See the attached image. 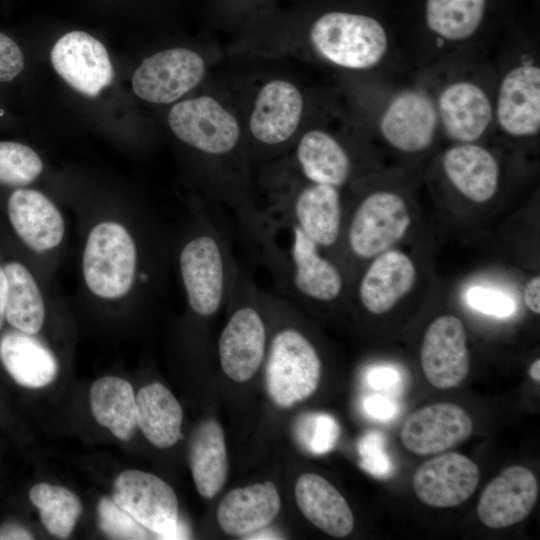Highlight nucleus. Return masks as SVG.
<instances>
[{
  "mask_svg": "<svg viewBox=\"0 0 540 540\" xmlns=\"http://www.w3.org/2000/svg\"><path fill=\"white\" fill-rule=\"evenodd\" d=\"M7 294V279L4 269L0 265V330L5 319V301Z\"/></svg>",
  "mask_w": 540,
  "mask_h": 540,
  "instance_id": "obj_43",
  "label": "nucleus"
},
{
  "mask_svg": "<svg viewBox=\"0 0 540 540\" xmlns=\"http://www.w3.org/2000/svg\"><path fill=\"white\" fill-rule=\"evenodd\" d=\"M24 67V56L18 45L0 33V82L13 80Z\"/></svg>",
  "mask_w": 540,
  "mask_h": 540,
  "instance_id": "obj_38",
  "label": "nucleus"
},
{
  "mask_svg": "<svg viewBox=\"0 0 540 540\" xmlns=\"http://www.w3.org/2000/svg\"><path fill=\"white\" fill-rule=\"evenodd\" d=\"M480 480L478 466L467 456L448 452L424 462L413 477L417 498L436 508L455 507L466 501Z\"/></svg>",
  "mask_w": 540,
  "mask_h": 540,
  "instance_id": "obj_14",
  "label": "nucleus"
},
{
  "mask_svg": "<svg viewBox=\"0 0 540 540\" xmlns=\"http://www.w3.org/2000/svg\"><path fill=\"white\" fill-rule=\"evenodd\" d=\"M0 360L21 386L41 388L57 376L53 353L39 340L23 332H7L0 339Z\"/></svg>",
  "mask_w": 540,
  "mask_h": 540,
  "instance_id": "obj_25",
  "label": "nucleus"
},
{
  "mask_svg": "<svg viewBox=\"0 0 540 540\" xmlns=\"http://www.w3.org/2000/svg\"><path fill=\"white\" fill-rule=\"evenodd\" d=\"M136 263L135 243L122 225L103 222L91 230L83 254V275L95 295L115 299L127 294Z\"/></svg>",
  "mask_w": 540,
  "mask_h": 540,
  "instance_id": "obj_5",
  "label": "nucleus"
},
{
  "mask_svg": "<svg viewBox=\"0 0 540 540\" xmlns=\"http://www.w3.org/2000/svg\"><path fill=\"white\" fill-rule=\"evenodd\" d=\"M496 118L504 132L529 137L540 129V69L522 64L502 79L496 103Z\"/></svg>",
  "mask_w": 540,
  "mask_h": 540,
  "instance_id": "obj_17",
  "label": "nucleus"
},
{
  "mask_svg": "<svg viewBox=\"0 0 540 540\" xmlns=\"http://www.w3.org/2000/svg\"><path fill=\"white\" fill-rule=\"evenodd\" d=\"M29 498L39 509L41 522L50 534L59 538L71 534L82 511L75 493L62 486L38 483L30 489Z\"/></svg>",
  "mask_w": 540,
  "mask_h": 540,
  "instance_id": "obj_32",
  "label": "nucleus"
},
{
  "mask_svg": "<svg viewBox=\"0 0 540 540\" xmlns=\"http://www.w3.org/2000/svg\"><path fill=\"white\" fill-rule=\"evenodd\" d=\"M32 533L17 523H5L0 526V540H31Z\"/></svg>",
  "mask_w": 540,
  "mask_h": 540,
  "instance_id": "obj_42",
  "label": "nucleus"
},
{
  "mask_svg": "<svg viewBox=\"0 0 540 540\" xmlns=\"http://www.w3.org/2000/svg\"><path fill=\"white\" fill-rule=\"evenodd\" d=\"M42 161L30 147L21 143L0 142V183L24 186L42 171Z\"/></svg>",
  "mask_w": 540,
  "mask_h": 540,
  "instance_id": "obj_33",
  "label": "nucleus"
},
{
  "mask_svg": "<svg viewBox=\"0 0 540 540\" xmlns=\"http://www.w3.org/2000/svg\"><path fill=\"white\" fill-rule=\"evenodd\" d=\"M280 497L270 481L236 488L221 501L217 520L229 535L242 536L267 526L280 510Z\"/></svg>",
  "mask_w": 540,
  "mask_h": 540,
  "instance_id": "obj_22",
  "label": "nucleus"
},
{
  "mask_svg": "<svg viewBox=\"0 0 540 540\" xmlns=\"http://www.w3.org/2000/svg\"><path fill=\"white\" fill-rule=\"evenodd\" d=\"M486 0H427L426 22L429 29L448 41H462L480 27Z\"/></svg>",
  "mask_w": 540,
  "mask_h": 540,
  "instance_id": "obj_31",
  "label": "nucleus"
},
{
  "mask_svg": "<svg viewBox=\"0 0 540 540\" xmlns=\"http://www.w3.org/2000/svg\"><path fill=\"white\" fill-rule=\"evenodd\" d=\"M340 433L334 417L325 413H311L299 423L298 435L302 444L313 454L321 455L334 448Z\"/></svg>",
  "mask_w": 540,
  "mask_h": 540,
  "instance_id": "obj_35",
  "label": "nucleus"
},
{
  "mask_svg": "<svg viewBox=\"0 0 540 540\" xmlns=\"http://www.w3.org/2000/svg\"><path fill=\"white\" fill-rule=\"evenodd\" d=\"M253 537H249L251 539H255L257 537V539H277L279 538L278 535L276 533H272V532H266V533H259V534H255V535H252Z\"/></svg>",
  "mask_w": 540,
  "mask_h": 540,
  "instance_id": "obj_45",
  "label": "nucleus"
},
{
  "mask_svg": "<svg viewBox=\"0 0 540 540\" xmlns=\"http://www.w3.org/2000/svg\"><path fill=\"white\" fill-rule=\"evenodd\" d=\"M438 124V113L421 91L408 90L394 97L380 119V131L394 148L408 153L430 146Z\"/></svg>",
  "mask_w": 540,
  "mask_h": 540,
  "instance_id": "obj_16",
  "label": "nucleus"
},
{
  "mask_svg": "<svg viewBox=\"0 0 540 540\" xmlns=\"http://www.w3.org/2000/svg\"><path fill=\"white\" fill-rule=\"evenodd\" d=\"M265 291L239 268L228 300L233 309L218 341L221 368L233 381L250 380L265 358L268 342L263 316Z\"/></svg>",
  "mask_w": 540,
  "mask_h": 540,
  "instance_id": "obj_2",
  "label": "nucleus"
},
{
  "mask_svg": "<svg viewBox=\"0 0 540 540\" xmlns=\"http://www.w3.org/2000/svg\"><path fill=\"white\" fill-rule=\"evenodd\" d=\"M363 405L369 416L379 420H389L397 411V406L392 400L379 394L368 396Z\"/></svg>",
  "mask_w": 540,
  "mask_h": 540,
  "instance_id": "obj_39",
  "label": "nucleus"
},
{
  "mask_svg": "<svg viewBox=\"0 0 540 540\" xmlns=\"http://www.w3.org/2000/svg\"><path fill=\"white\" fill-rule=\"evenodd\" d=\"M3 269L7 279L5 319L20 332L38 333L44 323L45 306L37 283L20 263H8Z\"/></svg>",
  "mask_w": 540,
  "mask_h": 540,
  "instance_id": "obj_30",
  "label": "nucleus"
},
{
  "mask_svg": "<svg viewBox=\"0 0 540 540\" xmlns=\"http://www.w3.org/2000/svg\"><path fill=\"white\" fill-rule=\"evenodd\" d=\"M437 113L447 135L461 143L479 139L493 119L488 95L470 81L447 85L439 96Z\"/></svg>",
  "mask_w": 540,
  "mask_h": 540,
  "instance_id": "obj_19",
  "label": "nucleus"
},
{
  "mask_svg": "<svg viewBox=\"0 0 540 540\" xmlns=\"http://www.w3.org/2000/svg\"><path fill=\"white\" fill-rule=\"evenodd\" d=\"M51 62L56 72L75 90L97 96L114 76L104 45L83 31H71L54 44Z\"/></svg>",
  "mask_w": 540,
  "mask_h": 540,
  "instance_id": "obj_11",
  "label": "nucleus"
},
{
  "mask_svg": "<svg viewBox=\"0 0 540 540\" xmlns=\"http://www.w3.org/2000/svg\"><path fill=\"white\" fill-rule=\"evenodd\" d=\"M473 422L454 403H434L420 408L404 422L400 439L403 446L418 455L441 453L470 437Z\"/></svg>",
  "mask_w": 540,
  "mask_h": 540,
  "instance_id": "obj_13",
  "label": "nucleus"
},
{
  "mask_svg": "<svg viewBox=\"0 0 540 540\" xmlns=\"http://www.w3.org/2000/svg\"><path fill=\"white\" fill-rule=\"evenodd\" d=\"M466 299L477 311L500 318L508 317L515 311V303L509 296L490 288L472 287Z\"/></svg>",
  "mask_w": 540,
  "mask_h": 540,
  "instance_id": "obj_37",
  "label": "nucleus"
},
{
  "mask_svg": "<svg viewBox=\"0 0 540 540\" xmlns=\"http://www.w3.org/2000/svg\"><path fill=\"white\" fill-rule=\"evenodd\" d=\"M296 159L302 174L311 183L339 188L351 175V160L346 150L322 130H311L301 137Z\"/></svg>",
  "mask_w": 540,
  "mask_h": 540,
  "instance_id": "obj_26",
  "label": "nucleus"
},
{
  "mask_svg": "<svg viewBox=\"0 0 540 540\" xmlns=\"http://www.w3.org/2000/svg\"><path fill=\"white\" fill-rule=\"evenodd\" d=\"M90 404L96 421L120 440L131 439L136 431V396L132 385L116 376L96 380L90 390Z\"/></svg>",
  "mask_w": 540,
  "mask_h": 540,
  "instance_id": "obj_29",
  "label": "nucleus"
},
{
  "mask_svg": "<svg viewBox=\"0 0 540 540\" xmlns=\"http://www.w3.org/2000/svg\"><path fill=\"white\" fill-rule=\"evenodd\" d=\"M303 98L295 85L273 80L264 85L255 101L250 131L262 144H281L295 133L301 120Z\"/></svg>",
  "mask_w": 540,
  "mask_h": 540,
  "instance_id": "obj_18",
  "label": "nucleus"
},
{
  "mask_svg": "<svg viewBox=\"0 0 540 540\" xmlns=\"http://www.w3.org/2000/svg\"><path fill=\"white\" fill-rule=\"evenodd\" d=\"M524 301L526 306L534 313H540V277L532 278L525 286Z\"/></svg>",
  "mask_w": 540,
  "mask_h": 540,
  "instance_id": "obj_41",
  "label": "nucleus"
},
{
  "mask_svg": "<svg viewBox=\"0 0 540 540\" xmlns=\"http://www.w3.org/2000/svg\"><path fill=\"white\" fill-rule=\"evenodd\" d=\"M137 426L155 447L169 448L181 436L182 408L161 383L142 387L136 395Z\"/></svg>",
  "mask_w": 540,
  "mask_h": 540,
  "instance_id": "obj_28",
  "label": "nucleus"
},
{
  "mask_svg": "<svg viewBox=\"0 0 540 540\" xmlns=\"http://www.w3.org/2000/svg\"><path fill=\"white\" fill-rule=\"evenodd\" d=\"M529 375L535 382L540 381V359H536L529 367Z\"/></svg>",
  "mask_w": 540,
  "mask_h": 540,
  "instance_id": "obj_44",
  "label": "nucleus"
},
{
  "mask_svg": "<svg viewBox=\"0 0 540 540\" xmlns=\"http://www.w3.org/2000/svg\"><path fill=\"white\" fill-rule=\"evenodd\" d=\"M205 63L196 52L185 48L160 51L146 59L132 76L135 94L151 103H171L203 79Z\"/></svg>",
  "mask_w": 540,
  "mask_h": 540,
  "instance_id": "obj_9",
  "label": "nucleus"
},
{
  "mask_svg": "<svg viewBox=\"0 0 540 540\" xmlns=\"http://www.w3.org/2000/svg\"><path fill=\"white\" fill-rule=\"evenodd\" d=\"M98 521L100 530L111 539H147L148 530L137 522L113 498L102 497L99 500Z\"/></svg>",
  "mask_w": 540,
  "mask_h": 540,
  "instance_id": "obj_34",
  "label": "nucleus"
},
{
  "mask_svg": "<svg viewBox=\"0 0 540 540\" xmlns=\"http://www.w3.org/2000/svg\"><path fill=\"white\" fill-rule=\"evenodd\" d=\"M8 215L18 236L34 251L53 249L62 241L64 222L59 210L36 190H15L8 200Z\"/></svg>",
  "mask_w": 540,
  "mask_h": 540,
  "instance_id": "obj_21",
  "label": "nucleus"
},
{
  "mask_svg": "<svg viewBox=\"0 0 540 540\" xmlns=\"http://www.w3.org/2000/svg\"><path fill=\"white\" fill-rule=\"evenodd\" d=\"M400 380L399 373L390 366H377L367 373L368 384L377 390L388 389Z\"/></svg>",
  "mask_w": 540,
  "mask_h": 540,
  "instance_id": "obj_40",
  "label": "nucleus"
},
{
  "mask_svg": "<svg viewBox=\"0 0 540 540\" xmlns=\"http://www.w3.org/2000/svg\"><path fill=\"white\" fill-rule=\"evenodd\" d=\"M295 498L305 518L323 532L337 538L352 532L354 517L349 504L322 476L302 474L295 485Z\"/></svg>",
  "mask_w": 540,
  "mask_h": 540,
  "instance_id": "obj_23",
  "label": "nucleus"
},
{
  "mask_svg": "<svg viewBox=\"0 0 540 540\" xmlns=\"http://www.w3.org/2000/svg\"><path fill=\"white\" fill-rule=\"evenodd\" d=\"M168 123L181 141L212 157L231 153L240 138L236 118L209 96L175 104L169 112Z\"/></svg>",
  "mask_w": 540,
  "mask_h": 540,
  "instance_id": "obj_8",
  "label": "nucleus"
},
{
  "mask_svg": "<svg viewBox=\"0 0 540 540\" xmlns=\"http://www.w3.org/2000/svg\"><path fill=\"white\" fill-rule=\"evenodd\" d=\"M321 376V360L308 337L295 326L272 336L266 360V383L272 400L287 408L310 397Z\"/></svg>",
  "mask_w": 540,
  "mask_h": 540,
  "instance_id": "obj_4",
  "label": "nucleus"
},
{
  "mask_svg": "<svg viewBox=\"0 0 540 540\" xmlns=\"http://www.w3.org/2000/svg\"><path fill=\"white\" fill-rule=\"evenodd\" d=\"M423 373L439 389L458 386L470 369L466 332L453 315L436 318L427 328L420 352Z\"/></svg>",
  "mask_w": 540,
  "mask_h": 540,
  "instance_id": "obj_12",
  "label": "nucleus"
},
{
  "mask_svg": "<svg viewBox=\"0 0 540 540\" xmlns=\"http://www.w3.org/2000/svg\"><path fill=\"white\" fill-rule=\"evenodd\" d=\"M360 466L368 473L385 478L391 475L393 465L385 447V437L379 431H369L358 442Z\"/></svg>",
  "mask_w": 540,
  "mask_h": 540,
  "instance_id": "obj_36",
  "label": "nucleus"
},
{
  "mask_svg": "<svg viewBox=\"0 0 540 540\" xmlns=\"http://www.w3.org/2000/svg\"><path fill=\"white\" fill-rule=\"evenodd\" d=\"M415 280V266L406 254L397 250L383 252L363 274L359 300L368 312L384 314L412 289Z\"/></svg>",
  "mask_w": 540,
  "mask_h": 540,
  "instance_id": "obj_20",
  "label": "nucleus"
},
{
  "mask_svg": "<svg viewBox=\"0 0 540 540\" xmlns=\"http://www.w3.org/2000/svg\"><path fill=\"white\" fill-rule=\"evenodd\" d=\"M315 50L329 62L349 69H368L385 56L388 38L374 18L347 12H329L312 25Z\"/></svg>",
  "mask_w": 540,
  "mask_h": 540,
  "instance_id": "obj_3",
  "label": "nucleus"
},
{
  "mask_svg": "<svg viewBox=\"0 0 540 540\" xmlns=\"http://www.w3.org/2000/svg\"><path fill=\"white\" fill-rule=\"evenodd\" d=\"M538 491V482L531 470L521 465L509 466L483 490L477 505L478 518L493 529L512 526L530 514Z\"/></svg>",
  "mask_w": 540,
  "mask_h": 540,
  "instance_id": "obj_15",
  "label": "nucleus"
},
{
  "mask_svg": "<svg viewBox=\"0 0 540 540\" xmlns=\"http://www.w3.org/2000/svg\"><path fill=\"white\" fill-rule=\"evenodd\" d=\"M264 213L290 221L320 249L335 246L341 236L342 204L339 190L333 186L310 182Z\"/></svg>",
  "mask_w": 540,
  "mask_h": 540,
  "instance_id": "obj_10",
  "label": "nucleus"
},
{
  "mask_svg": "<svg viewBox=\"0 0 540 540\" xmlns=\"http://www.w3.org/2000/svg\"><path fill=\"white\" fill-rule=\"evenodd\" d=\"M189 462L199 494L214 497L223 487L228 474V459L224 434L214 419L201 422L196 428L189 448Z\"/></svg>",
  "mask_w": 540,
  "mask_h": 540,
  "instance_id": "obj_27",
  "label": "nucleus"
},
{
  "mask_svg": "<svg viewBox=\"0 0 540 540\" xmlns=\"http://www.w3.org/2000/svg\"><path fill=\"white\" fill-rule=\"evenodd\" d=\"M113 500L148 531L164 539L188 537L179 519L178 499L161 478L144 471L127 470L114 482Z\"/></svg>",
  "mask_w": 540,
  "mask_h": 540,
  "instance_id": "obj_6",
  "label": "nucleus"
},
{
  "mask_svg": "<svg viewBox=\"0 0 540 540\" xmlns=\"http://www.w3.org/2000/svg\"><path fill=\"white\" fill-rule=\"evenodd\" d=\"M265 216L268 226L281 227L289 233L286 249L273 238L270 247L259 257L273 277L277 294L324 303L339 298L344 290L339 268L293 223Z\"/></svg>",
  "mask_w": 540,
  "mask_h": 540,
  "instance_id": "obj_1",
  "label": "nucleus"
},
{
  "mask_svg": "<svg viewBox=\"0 0 540 540\" xmlns=\"http://www.w3.org/2000/svg\"><path fill=\"white\" fill-rule=\"evenodd\" d=\"M411 219L406 203L391 191L366 196L347 228V245L357 258L370 259L388 250L406 233Z\"/></svg>",
  "mask_w": 540,
  "mask_h": 540,
  "instance_id": "obj_7",
  "label": "nucleus"
},
{
  "mask_svg": "<svg viewBox=\"0 0 540 540\" xmlns=\"http://www.w3.org/2000/svg\"><path fill=\"white\" fill-rule=\"evenodd\" d=\"M443 168L453 186L473 202H487L497 190V161L480 145L461 143L451 147L443 156Z\"/></svg>",
  "mask_w": 540,
  "mask_h": 540,
  "instance_id": "obj_24",
  "label": "nucleus"
}]
</instances>
